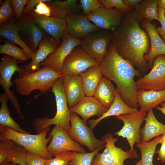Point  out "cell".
I'll list each match as a JSON object with an SVG mask.
<instances>
[{
    "label": "cell",
    "instance_id": "obj_1",
    "mask_svg": "<svg viewBox=\"0 0 165 165\" xmlns=\"http://www.w3.org/2000/svg\"><path fill=\"white\" fill-rule=\"evenodd\" d=\"M143 19L135 11L130 14L113 32L112 40L118 53L144 73L149 67L144 56L148 51L149 42L139 24Z\"/></svg>",
    "mask_w": 165,
    "mask_h": 165
},
{
    "label": "cell",
    "instance_id": "obj_2",
    "mask_svg": "<svg viewBox=\"0 0 165 165\" xmlns=\"http://www.w3.org/2000/svg\"><path fill=\"white\" fill-rule=\"evenodd\" d=\"M99 67L103 76L113 81L125 102L131 108H137L136 97L138 90L134 78L140 77V72L131 62L121 57L112 43L107 54Z\"/></svg>",
    "mask_w": 165,
    "mask_h": 165
},
{
    "label": "cell",
    "instance_id": "obj_3",
    "mask_svg": "<svg viewBox=\"0 0 165 165\" xmlns=\"http://www.w3.org/2000/svg\"><path fill=\"white\" fill-rule=\"evenodd\" d=\"M63 75L43 67L34 72H24L14 79V83L18 93L22 96H28L35 90L42 93L50 91L56 81Z\"/></svg>",
    "mask_w": 165,
    "mask_h": 165
},
{
    "label": "cell",
    "instance_id": "obj_4",
    "mask_svg": "<svg viewBox=\"0 0 165 165\" xmlns=\"http://www.w3.org/2000/svg\"><path fill=\"white\" fill-rule=\"evenodd\" d=\"M51 91L54 95L57 108L56 113L52 118L48 117L36 118L33 126L37 134L52 125L59 126L69 135L70 131V112L64 93L62 77L59 78L53 86Z\"/></svg>",
    "mask_w": 165,
    "mask_h": 165
},
{
    "label": "cell",
    "instance_id": "obj_5",
    "mask_svg": "<svg viewBox=\"0 0 165 165\" xmlns=\"http://www.w3.org/2000/svg\"><path fill=\"white\" fill-rule=\"evenodd\" d=\"M48 127L40 133L31 134L19 132L9 128L0 127V140H12L25 149L34 153L46 160L52 158L48 152L47 145L52 137L46 134L50 130Z\"/></svg>",
    "mask_w": 165,
    "mask_h": 165
},
{
    "label": "cell",
    "instance_id": "obj_6",
    "mask_svg": "<svg viewBox=\"0 0 165 165\" xmlns=\"http://www.w3.org/2000/svg\"><path fill=\"white\" fill-rule=\"evenodd\" d=\"M101 138L106 142L105 148L102 153L96 154L91 165H124L126 160L138 157L137 152H133L130 150L125 151L116 147L115 143L118 139L114 138L111 133L104 134Z\"/></svg>",
    "mask_w": 165,
    "mask_h": 165
},
{
    "label": "cell",
    "instance_id": "obj_7",
    "mask_svg": "<svg viewBox=\"0 0 165 165\" xmlns=\"http://www.w3.org/2000/svg\"><path fill=\"white\" fill-rule=\"evenodd\" d=\"M70 123L71 129L69 135L81 145L86 147L90 152L102 149L105 146V142L97 138L93 130L77 114L70 113Z\"/></svg>",
    "mask_w": 165,
    "mask_h": 165
},
{
    "label": "cell",
    "instance_id": "obj_8",
    "mask_svg": "<svg viewBox=\"0 0 165 165\" xmlns=\"http://www.w3.org/2000/svg\"><path fill=\"white\" fill-rule=\"evenodd\" d=\"M0 62V85L3 87L9 100L17 113L23 119L24 117L22 115L21 106L15 95L14 90L11 91L10 88L14 83L11 81V79L15 72L19 73L18 76L24 72V69L18 65V62L16 59L7 55H4L1 58Z\"/></svg>",
    "mask_w": 165,
    "mask_h": 165
},
{
    "label": "cell",
    "instance_id": "obj_9",
    "mask_svg": "<svg viewBox=\"0 0 165 165\" xmlns=\"http://www.w3.org/2000/svg\"><path fill=\"white\" fill-rule=\"evenodd\" d=\"M146 112L141 110L135 113L116 116V118L123 123L122 128L115 134L126 138L130 146V150L137 152L134 149L135 144L141 142V126L146 116Z\"/></svg>",
    "mask_w": 165,
    "mask_h": 165
},
{
    "label": "cell",
    "instance_id": "obj_10",
    "mask_svg": "<svg viewBox=\"0 0 165 165\" xmlns=\"http://www.w3.org/2000/svg\"><path fill=\"white\" fill-rule=\"evenodd\" d=\"M103 29L94 32L82 38L80 45L82 49L99 64L107 54V47L113 35Z\"/></svg>",
    "mask_w": 165,
    "mask_h": 165
},
{
    "label": "cell",
    "instance_id": "obj_11",
    "mask_svg": "<svg viewBox=\"0 0 165 165\" xmlns=\"http://www.w3.org/2000/svg\"><path fill=\"white\" fill-rule=\"evenodd\" d=\"M136 85L137 90H165V55L156 57L153 61L151 71L138 79Z\"/></svg>",
    "mask_w": 165,
    "mask_h": 165
},
{
    "label": "cell",
    "instance_id": "obj_12",
    "mask_svg": "<svg viewBox=\"0 0 165 165\" xmlns=\"http://www.w3.org/2000/svg\"><path fill=\"white\" fill-rule=\"evenodd\" d=\"M99 65L96 60L86 53L80 45L75 47L65 59L63 74L80 75L89 68Z\"/></svg>",
    "mask_w": 165,
    "mask_h": 165
},
{
    "label": "cell",
    "instance_id": "obj_13",
    "mask_svg": "<svg viewBox=\"0 0 165 165\" xmlns=\"http://www.w3.org/2000/svg\"><path fill=\"white\" fill-rule=\"evenodd\" d=\"M49 135L52 137L49 144L47 146L48 152L52 156L64 152H75L85 153V149L72 140L64 130L55 125Z\"/></svg>",
    "mask_w": 165,
    "mask_h": 165
},
{
    "label": "cell",
    "instance_id": "obj_14",
    "mask_svg": "<svg viewBox=\"0 0 165 165\" xmlns=\"http://www.w3.org/2000/svg\"><path fill=\"white\" fill-rule=\"evenodd\" d=\"M81 40L67 34L57 49L42 62L40 66L48 67L63 74V64L65 59L75 47L81 45Z\"/></svg>",
    "mask_w": 165,
    "mask_h": 165
},
{
    "label": "cell",
    "instance_id": "obj_15",
    "mask_svg": "<svg viewBox=\"0 0 165 165\" xmlns=\"http://www.w3.org/2000/svg\"><path fill=\"white\" fill-rule=\"evenodd\" d=\"M123 13L116 8L101 7L93 12L87 17L99 28L114 32L123 21Z\"/></svg>",
    "mask_w": 165,
    "mask_h": 165
},
{
    "label": "cell",
    "instance_id": "obj_16",
    "mask_svg": "<svg viewBox=\"0 0 165 165\" xmlns=\"http://www.w3.org/2000/svg\"><path fill=\"white\" fill-rule=\"evenodd\" d=\"M16 24L22 40L35 53L39 43L45 37L42 30L33 22L29 13L23 14Z\"/></svg>",
    "mask_w": 165,
    "mask_h": 165
},
{
    "label": "cell",
    "instance_id": "obj_17",
    "mask_svg": "<svg viewBox=\"0 0 165 165\" xmlns=\"http://www.w3.org/2000/svg\"><path fill=\"white\" fill-rule=\"evenodd\" d=\"M29 14L35 24L50 35L57 45H60L61 39L67 34L65 19L39 15L32 11Z\"/></svg>",
    "mask_w": 165,
    "mask_h": 165
},
{
    "label": "cell",
    "instance_id": "obj_18",
    "mask_svg": "<svg viewBox=\"0 0 165 165\" xmlns=\"http://www.w3.org/2000/svg\"><path fill=\"white\" fill-rule=\"evenodd\" d=\"M64 19L67 34L78 39L81 40L90 34L101 29L92 23L87 16L74 13L68 14Z\"/></svg>",
    "mask_w": 165,
    "mask_h": 165
},
{
    "label": "cell",
    "instance_id": "obj_19",
    "mask_svg": "<svg viewBox=\"0 0 165 165\" xmlns=\"http://www.w3.org/2000/svg\"><path fill=\"white\" fill-rule=\"evenodd\" d=\"M69 108L74 107L86 97L79 75H63L61 77Z\"/></svg>",
    "mask_w": 165,
    "mask_h": 165
},
{
    "label": "cell",
    "instance_id": "obj_20",
    "mask_svg": "<svg viewBox=\"0 0 165 165\" xmlns=\"http://www.w3.org/2000/svg\"><path fill=\"white\" fill-rule=\"evenodd\" d=\"M69 109L70 113L74 112L80 116L86 124L89 118L94 116L99 118L108 109L94 96H86Z\"/></svg>",
    "mask_w": 165,
    "mask_h": 165
},
{
    "label": "cell",
    "instance_id": "obj_21",
    "mask_svg": "<svg viewBox=\"0 0 165 165\" xmlns=\"http://www.w3.org/2000/svg\"><path fill=\"white\" fill-rule=\"evenodd\" d=\"M142 26L147 31L149 37L151 47L144 58L149 68L152 67L155 58L160 55H165V42L158 33L154 25L147 20H143Z\"/></svg>",
    "mask_w": 165,
    "mask_h": 165
},
{
    "label": "cell",
    "instance_id": "obj_22",
    "mask_svg": "<svg viewBox=\"0 0 165 165\" xmlns=\"http://www.w3.org/2000/svg\"><path fill=\"white\" fill-rule=\"evenodd\" d=\"M57 44L52 38L45 36L39 42L34 57L28 64L23 66L24 72H33L40 69V64L57 49Z\"/></svg>",
    "mask_w": 165,
    "mask_h": 165
},
{
    "label": "cell",
    "instance_id": "obj_23",
    "mask_svg": "<svg viewBox=\"0 0 165 165\" xmlns=\"http://www.w3.org/2000/svg\"><path fill=\"white\" fill-rule=\"evenodd\" d=\"M114 101L106 112L97 119L89 120L88 124L93 130L101 121L106 118L112 116L116 117L132 114L138 111L137 108H131L124 102L116 88L114 92Z\"/></svg>",
    "mask_w": 165,
    "mask_h": 165
},
{
    "label": "cell",
    "instance_id": "obj_24",
    "mask_svg": "<svg viewBox=\"0 0 165 165\" xmlns=\"http://www.w3.org/2000/svg\"><path fill=\"white\" fill-rule=\"evenodd\" d=\"M136 97L140 110L145 112L165 102V90L156 91L138 90Z\"/></svg>",
    "mask_w": 165,
    "mask_h": 165
},
{
    "label": "cell",
    "instance_id": "obj_25",
    "mask_svg": "<svg viewBox=\"0 0 165 165\" xmlns=\"http://www.w3.org/2000/svg\"><path fill=\"white\" fill-rule=\"evenodd\" d=\"M0 35L9 41L19 46L25 51L28 59L32 60L34 57L35 53L22 40L14 19H12L6 22L0 24Z\"/></svg>",
    "mask_w": 165,
    "mask_h": 165
},
{
    "label": "cell",
    "instance_id": "obj_26",
    "mask_svg": "<svg viewBox=\"0 0 165 165\" xmlns=\"http://www.w3.org/2000/svg\"><path fill=\"white\" fill-rule=\"evenodd\" d=\"M145 121V124L140 130L141 142H148L165 133V124L157 119L152 109L148 110Z\"/></svg>",
    "mask_w": 165,
    "mask_h": 165
},
{
    "label": "cell",
    "instance_id": "obj_27",
    "mask_svg": "<svg viewBox=\"0 0 165 165\" xmlns=\"http://www.w3.org/2000/svg\"><path fill=\"white\" fill-rule=\"evenodd\" d=\"M115 89L112 81L103 76L95 90L93 96L108 109L114 101Z\"/></svg>",
    "mask_w": 165,
    "mask_h": 165
},
{
    "label": "cell",
    "instance_id": "obj_28",
    "mask_svg": "<svg viewBox=\"0 0 165 165\" xmlns=\"http://www.w3.org/2000/svg\"><path fill=\"white\" fill-rule=\"evenodd\" d=\"M80 75L86 96H93L95 90L103 76L99 65L89 68Z\"/></svg>",
    "mask_w": 165,
    "mask_h": 165
},
{
    "label": "cell",
    "instance_id": "obj_29",
    "mask_svg": "<svg viewBox=\"0 0 165 165\" xmlns=\"http://www.w3.org/2000/svg\"><path fill=\"white\" fill-rule=\"evenodd\" d=\"M9 100L6 94L4 92L0 94L1 106L0 108V127L9 128L16 131L25 134L29 133L22 129L10 116L7 106Z\"/></svg>",
    "mask_w": 165,
    "mask_h": 165
},
{
    "label": "cell",
    "instance_id": "obj_30",
    "mask_svg": "<svg viewBox=\"0 0 165 165\" xmlns=\"http://www.w3.org/2000/svg\"><path fill=\"white\" fill-rule=\"evenodd\" d=\"M135 8V11L143 19L150 22L154 20L158 21L157 0H142Z\"/></svg>",
    "mask_w": 165,
    "mask_h": 165
},
{
    "label": "cell",
    "instance_id": "obj_31",
    "mask_svg": "<svg viewBox=\"0 0 165 165\" xmlns=\"http://www.w3.org/2000/svg\"><path fill=\"white\" fill-rule=\"evenodd\" d=\"M161 136L155 138L147 142L136 143L135 145L140 150L141 153V160L143 165H153V159L156 152V147L158 144Z\"/></svg>",
    "mask_w": 165,
    "mask_h": 165
},
{
    "label": "cell",
    "instance_id": "obj_32",
    "mask_svg": "<svg viewBox=\"0 0 165 165\" xmlns=\"http://www.w3.org/2000/svg\"><path fill=\"white\" fill-rule=\"evenodd\" d=\"M14 155L7 159L14 158L23 160L26 165H45L46 160L20 146Z\"/></svg>",
    "mask_w": 165,
    "mask_h": 165
},
{
    "label": "cell",
    "instance_id": "obj_33",
    "mask_svg": "<svg viewBox=\"0 0 165 165\" xmlns=\"http://www.w3.org/2000/svg\"><path fill=\"white\" fill-rule=\"evenodd\" d=\"M0 53L9 56L22 63L27 61L28 59L22 49L18 47L10 41L6 42L4 44L0 45Z\"/></svg>",
    "mask_w": 165,
    "mask_h": 165
},
{
    "label": "cell",
    "instance_id": "obj_34",
    "mask_svg": "<svg viewBox=\"0 0 165 165\" xmlns=\"http://www.w3.org/2000/svg\"><path fill=\"white\" fill-rule=\"evenodd\" d=\"M19 145L12 140H0V164H1L16 151Z\"/></svg>",
    "mask_w": 165,
    "mask_h": 165
},
{
    "label": "cell",
    "instance_id": "obj_35",
    "mask_svg": "<svg viewBox=\"0 0 165 165\" xmlns=\"http://www.w3.org/2000/svg\"><path fill=\"white\" fill-rule=\"evenodd\" d=\"M100 148L88 153H79L72 152L73 157L71 162L73 165H91L93 158Z\"/></svg>",
    "mask_w": 165,
    "mask_h": 165
},
{
    "label": "cell",
    "instance_id": "obj_36",
    "mask_svg": "<svg viewBox=\"0 0 165 165\" xmlns=\"http://www.w3.org/2000/svg\"><path fill=\"white\" fill-rule=\"evenodd\" d=\"M73 157L72 152H62L53 158L46 160L45 165H68L71 162Z\"/></svg>",
    "mask_w": 165,
    "mask_h": 165
},
{
    "label": "cell",
    "instance_id": "obj_37",
    "mask_svg": "<svg viewBox=\"0 0 165 165\" xmlns=\"http://www.w3.org/2000/svg\"><path fill=\"white\" fill-rule=\"evenodd\" d=\"M14 14L11 0H5L0 7V24L9 20Z\"/></svg>",
    "mask_w": 165,
    "mask_h": 165
},
{
    "label": "cell",
    "instance_id": "obj_38",
    "mask_svg": "<svg viewBox=\"0 0 165 165\" xmlns=\"http://www.w3.org/2000/svg\"><path fill=\"white\" fill-rule=\"evenodd\" d=\"M103 7L107 9L115 7L123 13L130 11L131 8L127 6L122 0H99Z\"/></svg>",
    "mask_w": 165,
    "mask_h": 165
},
{
    "label": "cell",
    "instance_id": "obj_39",
    "mask_svg": "<svg viewBox=\"0 0 165 165\" xmlns=\"http://www.w3.org/2000/svg\"><path fill=\"white\" fill-rule=\"evenodd\" d=\"M80 2L84 16H87L99 8L103 7L99 0H80Z\"/></svg>",
    "mask_w": 165,
    "mask_h": 165
},
{
    "label": "cell",
    "instance_id": "obj_40",
    "mask_svg": "<svg viewBox=\"0 0 165 165\" xmlns=\"http://www.w3.org/2000/svg\"><path fill=\"white\" fill-rule=\"evenodd\" d=\"M29 0H11L12 6L16 19H20L23 15V11Z\"/></svg>",
    "mask_w": 165,
    "mask_h": 165
},
{
    "label": "cell",
    "instance_id": "obj_41",
    "mask_svg": "<svg viewBox=\"0 0 165 165\" xmlns=\"http://www.w3.org/2000/svg\"><path fill=\"white\" fill-rule=\"evenodd\" d=\"M158 21L161 25L156 29L157 31L163 41L165 42V16L163 9L158 8Z\"/></svg>",
    "mask_w": 165,
    "mask_h": 165
},
{
    "label": "cell",
    "instance_id": "obj_42",
    "mask_svg": "<svg viewBox=\"0 0 165 165\" xmlns=\"http://www.w3.org/2000/svg\"><path fill=\"white\" fill-rule=\"evenodd\" d=\"M50 0H29L23 11V14H29L34 8L41 2H46Z\"/></svg>",
    "mask_w": 165,
    "mask_h": 165
},
{
    "label": "cell",
    "instance_id": "obj_43",
    "mask_svg": "<svg viewBox=\"0 0 165 165\" xmlns=\"http://www.w3.org/2000/svg\"><path fill=\"white\" fill-rule=\"evenodd\" d=\"M155 153L158 154L157 160L163 163H165V143L161 144L160 149Z\"/></svg>",
    "mask_w": 165,
    "mask_h": 165
},
{
    "label": "cell",
    "instance_id": "obj_44",
    "mask_svg": "<svg viewBox=\"0 0 165 165\" xmlns=\"http://www.w3.org/2000/svg\"><path fill=\"white\" fill-rule=\"evenodd\" d=\"M141 0H123L124 3L128 6L130 7H135L140 2Z\"/></svg>",
    "mask_w": 165,
    "mask_h": 165
},
{
    "label": "cell",
    "instance_id": "obj_45",
    "mask_svg": "<svg viewBox=\"0 0 165 165\" xmlns=\"http://www.w3.org/2000/svg\"><path fill=\"white\" fill-rule=\"evenodd\" d=\"M7 162H13L16 165H26L23 160L16 158H12L9 159L7 160Z\"/></svg>",
    "mask_w": 165,
    "mask_h": 165
},
{
    "label": "cell",
    "instance_id": "obj_46",
    "mask_svg": "<svg viewBox=\"0 0 165 165\" xmlns=\"http://www.w3.org/2000/svg\"><path fill=\"white\" fill-rule=\"evenodd\" d=\"M160 105V106H158L155 108L161 112L165 115V102H162Z\"/></svg>",
    "mask_w": 165,
    "mask_h": 165
},
{
    "label": "cell",
    "instance_id": "obj_47",
    "mask_svg": "<svg viewBox=\"0 0 165 165\" xmlns=\"http://www.w3.org/2000/svg\"><path fill=\"white\" fill-rule=\"evenodd\" d=\"M157 6L158 8L165 9V0H157Z\"/></svg>",
    "mask_w": 165,
    "mask_h": 165
},
{
    "label": "cell",
    "instance_id": "obj_48",
    "mask_svg": "<svg viewBox=\"0 0 165 165\" xmlns=\"http://www.w3.org/2000/svg\"><path fill=\"white\" fill-rule=\"evenodd\" d=\"M163 143H165V133L161 135L158 141V144Z\"/></svg>",
    "mask_w": 165,
    "mask_h": 165
},
{
    "label": "cell",
    "instance_id": "obj_49",
    "mask_svg": "<svg viewBox=\"0 0 165 165\" xmlns=\"http://www.w3.org/2000/svg\"><path fill=\"white\" fill-rule=\"evenodd\" d=\"M0 165H16L13 162H4L0 164Z\"/></svg>",
    "mask_w": 165,
    "mask_h": 165
},
{
    "label": "cell",
    "instance_id": "obj_50",
    "mask_svg": "<svg viewBox=\"0 0 165 165\" xmlns=\"http://www.w3.org/2000/svg\"><path fill=\"white\" fill-rule=\"evenodd\" d=\"M135 165H143L141 160L138 161L136 164Z\"/></svg>",
    "mask_w": 165,
    "mask_h": 165
},
{
    "label": "cell",
    "instance_id": "obj_51",
    "mask_svg": "<svg viewBox=\"0 0 165 165\" xmlns=\"http://www.w3.org/2000/svg\"><path fill=\"white\" fill-rule=\"evenodd\" d=\"M68 165H73L72 163L71 162Z\"/></svg>",
    "mask_w": 165,
    "mask_h": 165
},
{
    "label": "cell",
    "instance_id": "obj_52",
    "mask_svg": "<svg viewBox=\"0 0 165 165\" xmlns=\"http://www.w3.org/2000/svg\"><path fill=\"white\" fill-rule=\"evenodd\" d=\"M163 10H164V15H165V9H164Z\"/></svg>",
    "mask_w": 165,
    "mask_h": 165
}]
</instances>
